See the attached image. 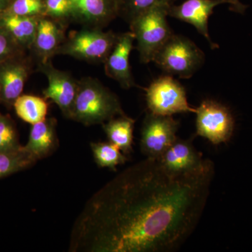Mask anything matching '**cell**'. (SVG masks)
Returning a JSON list of instances; mask_svg holds the SVG:
<instances>
[{
  "label": "cell",
  "mask_w": 252,
  "mask_h": 252,
  "mask_svg": "<svg viewBox=\"0 0 252 252\" xmlns=\"http://www.w3.org/2000/svg\"><path fill=\"white\" fill-rule=\"evenodd\" d=\"M44 14L54 18H63L71 16L69 0H46Z\"/></svg>",
  "instance_id": "25"
},
{
  "label": "cell",
  "mask_w": 252,
  "mask_h": 252,
  "mask_svg": "<svg viewBox=\"0 0 252 252\" xmlns=\"http://www.w3.org/2000/svg\"><path fill=\"white\" fill-rule=\"evenodd\" d=\"M41 17L20 16L3 13L0 15V28L8 32L18 45L29 47L34 43Z\"/></svg>",
  "instance_id": "16"
},
{
  "label": "cell",
  "mask_w": 252,
  "mask_h": 252,
  "mask_svg": "<svg viewBox=\"0 0 252 252\" xmlns=\"http://www.w3.org/2000/svg\"><path fill=\"white\" fill-rule=\"evenodd\" d=\"M228 3L227 0H186L178 6L172 5L168 16L188 23L206 38L212 49L219 46L212 41L208 32V20L218 5Z\"/></svg>",
  "instance_id": "10"
},
{
  "label": "cell",
  "mask_w": 252,
  "mask_h": 252,
  "mask_svg": "<svg viewBox=\"0 0 252 252\" xmlns=\"http://www.w3.org/2000/svg\"><path fill=\"white\" fill-rule=\"evenodd\" d=\"M18 46H20L8 32L0 28V62L14 57Z\"/></svg>",
  "instance_id": "26"
},
{
  "label": "cell",
  "mask_w": 252,
  "mask_h": 252,
  "mask_svg": "<svg viewBox=\"0 0 252 252\" xmlns=\"http://www.w3.org/2000/svg\"><path fill=\"white\" fill-rule=\"evenodd\" d=\"M14 107L18 117L31 125L44 120L48 112L45 99L32 94L19 96L15 101Z\"/></svg>",
  "instance_id": "19"
},
{
  "label": "cell",
  "mask_w": 252,
  "mask_h": 252,
  "mask_svg": "<svg viewBox=\"0 0 252 252\" xmlns=\"http://www.w3.org/2000/svg\"><path fill=\"white\" fill-rule=\"evenodd\" d=\"M197 135L214 144L228 142L234 130V120L231 113L223 104L211 100H204L196 109Z\"/></svg>",
  "instance_id": "7"
},
{
  "label": "cell",
  "mask_w": 252,
  "mask_h": 252,
  "mask_svg": "<svg viewBox=\"0 0 252 252\" xmlns=\"http://www.w3.org/2000/svg\"><path fill=\"white\" fill-rule=\"evenodd\" d=\"M36 162L22 148L14 152H0V179L34 165Z\"/></svg>",
  "instance_id": "21"
},
{
  "label": "cell",
  "mask_w": 252,
  "mask_h": 252,
  "mask_svg": "<svg viewBox=\"0 0 252 252\" xmlns=\"http://www.w3.org/2000/svg\"><path fill=\"white\" fill-rule=\"evenodd\" d=\"M135 121L126 115L119 116L104 123L103 128L109 142L117 145L124 154L132 151Z\"/></svg>",
  "instance_id": "18"
},
{
  "label": "cell",
  "mask_w": 252,
  "mask_h": 252,
  "mask_svg": "<svg viewBox=\"0 0 252 252\" xmlns=\"http://www.w3.org/2000/svg\"><path fill=\"white\" fill-rule=\"evenodd\" d=\"M58 143L56 120L46 118L32 125L29 140L23 148L37 161L52 153Z\"/></svg>",
  "instance_id": "15"
},
{
  "label": "cell",
  "mask_w": 252,
  "mask_h": 252,
  "mask_svg": "<svg viewBox=\"0 0 252 252\" xmlns=\"http://www.w3.org/2000/svg\"><path fill=\"white\" fill-rule=\"evenodd\" d=\"M146 99L150 112L157 115L196 112L189 106L185 88L170 75L154 81L147 89Z\"/></svg>",
  "instance_id": "6"
},
{
  "label": "cell",
  "mask_w": 252,
  "mask_h": 252,
  "mask_svg": "<svg viewBox=\"0 0 252 252\" xmlns=\"http://www.w3.org/2000/svg\"><path fill=\"white\" fill-rule=\"evenodd\" d=\"M169 171L175 174H189L200 170L207 162L190 141L177 138L158 159Z\"/></svg>",
  "instance_id": "11"
},
{
  "label": "cell",
  "mask_w": 252,
  "mask_h": 252,
  "mask_svg": "<svg viewBox=\"0 0 252 252\" xmlns=\"http://www.w3.org/2000/svg\"><path fill=\"white\" fill-rule=\"evenodd\" d=\"M179 122L172 116L149 112L144 119L141 132L142 153L151 158L159 159L178 137Z\"/></svg>",
  "instance_id": "8"
},
{
  "label": "cell",
  "mask_w": 252,
  "mask_h": 252,
  "mask_svg": "<svg viewBox=\"0 0 252 252\" xmlns=\"http://www.w3.org/2000/svg\"><path fill=\"white\" fill-rule=\"evenodd\" d=\"M176 0H124L127 16L131 20L147 11L151 8L158 5L172 6Z\"/></svg>",
  "instance_id": "24"
},
{
  "label": "cell",
  "mask_w": 252,
  "mask_h": 252,
  "mask_svg": "<svg viewBox=\"0 0 252 252\" xmlns=\"http://www.w3.org/2000/svg\"><path fill=\"white\" fill-rule=\"evenodd\" d=\"M135 39L131 31L118 36L117 43L105 61L106 74L118 81L126 89L136 86L129 63Z\"/></svg>",
  "instance_id": "12"
},
{
  "label": "cell",
  "mask_w": 252,
  "mask_h": 252,
  "mask_svg": "<svg viewBox=\"0 0 252 252\" xmlns=\"http://www.w3.org/2000/svg\"><path fill=\"white\" fill-rule=\"evenodd\" d=\"M11 119L0 114V152H14L22 148Z\"/></svg>",
  "instance_id": "22"
},
{
  "label": "cell",
  "mask_w": 252,
  "mask_h": 252,
  "mask_svg": "<svg viewBox=\"0 0 252 252\" xmlns=\"http://www.w3.org/2000/svg\"><path fill=\"white\" fill-rule=\"evenodd\" d=\"M228 4H230V10L238 14H243L248 8L246 5L242 4L239 0H227Z\"/></svg>",
  "instance_id": "27"
},
{
  "label": "cell",
  "mask_w": 252,
  "mask_h": 252,
  "mask_svg": "<svg viewBox=\"0 0 252 252\" xmlns=\"http://www.w3.org/2000/svg\"><path fill=\"white\" fill-rule=\"evenodd\" d=\"M13 58L0 62V99L9 107L21 95L28 77L27 64Z\"/></svg>",
  "instance_id": "14"
},
{
  "label": "cell",
  "mask_w": 252,
  "mask_h": 252,
  "mask_svg": "<svg viewBox=\"0 0 252 252\" xmlns=\"http://www.w3.org/2000/svg\"><path fill=\"white\" fill-rule=\"evenodd\" d=\"M153 61L171 75L189 79L203 65L205 54L188 38L173 34Z\"/></svg>",
  "instance_id": "4"
},
{
  "label": "cell",
  "mask_w": 252,
  "mask_h": 252,
  "mask_svg": "<svg viewBox=\"0 0 252 252\" xmlns=\"http://www.w3.org/2000/svg\"><path fill=\"white\" fill-rule=\"evenodd\" d=\"M39 70L48 79V86L43 91L46 98L55 102L61 112L69 119L75 100L79 81H76L70 74L56 69L49 61L41 62Z\"/></svg>",
  "instance_id": "9"
},
{
  "label": "cell",
  "mask_w": 252,
  "mask_h": 252,
  "mask_svg": "<svg viewBox=\"0 0 252 252\" xmlns=\"http://www.w3.org/2000/svg\"><path fill=\"white\" fill-rule=\"evenodd\" d=\"M215 177L212 160L175 174L147 158L106 184L73 225L71 252H170L185 243L203 215Z\"/></svg>",
  "instance_id": "1"
},
{
  "label": "cell",
  "mask_w": 252,
  "mask_h": 252,
  "mask_svg": "<svg viewBox=\"0 0 252 252\" xmlns=\"http://www.w3.org/2000/svg\"><path fill=\"white\" fill-rule=\"evenodd\" d=\"M11 0H0V15L7 9L10 4H11Z\"/></svg>",
  "instance_id": "28"
},
{
  "label": "cell",
  "mask_w": 252,
  "mask_h": 252,
  "mask_svg": "<svg viewBox=\"0 0 252 252\" xmlns=\"http://www.w3.org/2000/svg\"><path fill=\"white\" fill-rule=\"evenodd\" d=\"M0 102H1V99H0Z\"/></svg>",
  "instance_id": "29"
},
{
  "label": "cell",
  "mask_w": 252,
  "mask_h": 252,
  "mask_svg": "<svg viewBox=\"0 0 252 252\" xmlns=\"http://www.w3.org/2000/svg\"><path fill=\"white\" fill-rule=\"evenodd\" d=\"M91 147L94 161L99 167L115 170L118 165L127 161V158L121 149L112 142H93Z\"/></svg>",
  "instance_id": "20"
},
{
  "label": "cell",
  "mask_w": 252,
  "mask_h": 252,
  "mask_svg": "<svg viewBox=\"0 0 252 252\" xmlns=\"http://www.w3.org/2000/svg\"><path fill=\"white\" fill-rule=\"evenodd\" d=\"M126 115L119 98L96 79L79 81L69 119L86 126L103 124L117 116Z\"/></svg>",
  "instance_id": "2"
},
{
  "label": "cell",
  "mask_w": 252,
  "mask_h": 252,
  "mask_svg": "<svg viewBox=\"0 0 252 252\" xmlns=\"http://www.w3.org/2000/svg\"><path fill=\"white\" fill-rule=\"evenodd\" d=\"M171 6L158 5L131 20V32L137 41L141 61H153L157 53L173 35L167 21Z\"/></svg>",
  "instance_id": "3"
},
{
  "label": "cell",
  "mask_w": 252,
  "mask_h": 252,
  "mask_svg": "<svg viewBox=\"0 0 252 252\" xmlns=\"http://www.w3.org/2000/svg\"><path fill=\"white\" fill-rule=\"evenodd\" d=\"M71 16L89 26L100 27L115 18L122 0H69Z\"/></svg>",
  "instance_id": "13"
},
{
  "label": "cell",
  "mask_w": 252,
  "mask_h": 252,
  "mask_svg": "<svg viewBox=\"0 0 252 252\" xmlns=\"http://www.w3.org/2000/svg\"><path fill=\"white\" fill-rule=\"evenodd\" d=\"M45 3L42 0H14L5 14L20 16H36L44 14Z\"/></svg>",
  "instance_id": "23"
},
{
  "label": "cell",
  "mask_w": 252,
  "mask_h": 252,
  "mask_svg": "<svg viewBox=\"0 0 252 252\" xmlns=\"http://www.w3.org/2000/svg\"><path fill=\"white\" fill-rule=\"evenodd\" d=\"M63 36L62 30L57 23L52 20L40 18L32 46L41 62H46L55 56L56 50L61 46Z\"/></svg>",
  "instance_id": "17"
},
{
  "label": "cell",
  "mask_w": 252,
  "mask_h": 252,
  "mask_svg": "<svg viewBox=\"0 0 252 252\" xmlns=\"http://www.w3.org/2000/svg\"><path fill=\"white\" fill-rule=\"evenodd\" d=\"M117 38L112 32L84 30L61 44L55 55H67L88 62L105 63Z\"/></svg>",
  "instance_id": "5"
}]
</instances>
